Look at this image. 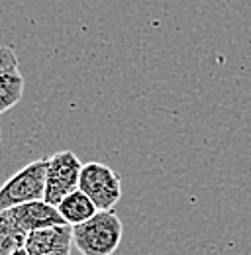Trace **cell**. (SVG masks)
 <instances>
[{
  "label": "cell",
  "mask_w": 251,
  "mask_h": 255,
  "mask_svg": "<svg viewBox=\"0 0 251 255\" xmlns=\"http://www.w3.org/2000/svg\"><path fill=\"white\" fill-rule=\"evenodd\" d=\"M18 69V55L10 45L0 49V71H14Z\"/></svg>",
  "instance_id": "cell-9"
},
{
  "label": "cell",
  "mask_w": 251,
  "mask_h": 255,
  "mask_svg": "<svg viewBox=\"0 0 251 255\" xmlns=\"http://www.w3.org/2000/svg\"><path fill=\"white\" fill-rule=\"evenodd\" d=\"M53 255H71V252H63V254H53Z\"/></svg>",
  "instance_id": "cell-11"
},
{
  "label": "cell",
  "mask_w": 251,
  "mask_h": 255,
  "mask_svg": "<svg viewBox=\"0 0 251 255\" xmlns=\"http://www.w3.org/2000/svg\"><path fill=\"white\" fill-rule=\"evenodd\" d=\"M24 95V77L20 69L0 71V112H8Z\"/></svg>",
  "instance_id": "cell-8"
},
{
  "label": "cell",
  "mask_w": 251,
  "mask_h": 255,
  "mask_svg": "<svg viewBox=\"0 0 251 255\" xmlns=\"http://www.w3.org/2000/svg\"><path fill=\"white\" fill-rule=\"evenodd\" d=\"M83 163L73 151H59L49 157L47 179H45V198L49 204L59 206L65 196L79 189Z\"/></svg>",
  "instance_id": "cell-4"
},
{
  "label": "cell",
  "mask_w": 251,
  "mask_h": 255,
  "mask_svg": "<svg viewBox=\"0 0 251 255\" xmlns=\"http://www.w3.org/2000/svg\"><path fill=\"white\" fill-rule=\"evenodd\" d=\"M67 224L59 208L49 204L47 200H33L26 204H18L6 210H0V230H12L22 236H28L33 230Z\"/></svg>",
  "instance_id": "cell-3"
},
{
  "label": "cell",
  "mask_w": 251,
  "mask_h": 255,
  "mask_svg": "<svg viewBox=\"0 0 251 255\" xmlns=\"http://www.w3.org/2000/svg\"><path fill=\"white\" fill-rule=\"evenodd\" d=\"M57 208H59L61 216L65 218V222L71 224V226L87 222V220H91L94 214L98 212V208L91 200V196L85 194L81 189H77L75 192H71L69 196H65Z\"/></svg>",
  "instance_id": "cell-7"
},
{
  "label": "cell",
  "mask_w": 251,
  "mask_h": 255,
  "mask_svg": "<svg viewBox=\"0 0 251 255\" xmlns=\"http://www.w3.org/2000/svg\"><path fill=\"white\" fill-rule=\"evenodd\" d=\"M124 238V224L114 210H98L91 220L73 226V244L81 255H114Z\"/></svg>",
  "instance_id": "cell-1"
},
{
  "label": "cell",
  "mask_w": 251,
  "mask_h": 255,
  "mask_svg": "<svg viewBox=\"0 0 251 255\" xmlns=\"http://www.w3.org/2000/svg\"><path fill=\"white\" fill-rule=\"evenodd\" d=\"M30 255H53L71 252L73 244V226L71 224H57L41 230H33L26 236L24 244Z\"/></svg>",
  "instance_id": "cell-6"
},
{
  "label": "cell",
  "mask_w": 251,
  "mask_h": 255,
  "mask_svg": "<svg viewBox=\"0 0 251 255\" xmlns=\"http://www.w3.org/2000/svg\"><path fill=\"white\" fill-rule=\"evenodd\" d=\"M79 189L89 194L98 210H114L122 198V181L114 169L102 163H87L81 173Z\"/></svg>",
  "instance_id": "cell-5"
},
{
  "label": "cell",
  "mask_w": 251,
  "mask_h": 255,
  "mask_svg": "<svg viewBox=\"0 0 251 255\" xmlns=\"http://www.w3.org/2000/svg\"><path fill=\"white\" fill-rule=\"evenodd\" d=\"M47 163H49V157L31 161L6 181L0 191V210L33 202V200H43L45 198Z\"/></svg>",
  "instance_id": "cell-2"
},
{
  "label": "cell",
  "mask_w": 251,
  "mask_h": 255,
  "mask_svg": "<svg viewBox=\"0 0 251 255\" xmlns=\"http://www.w3.org/2000/svg\"><path fill=\"white\" fill-rule=\"evenodd\" d=\"M10 255H30V254L26 252V248H22V250H16L14 254H10Z\"/></svg>",
  "instance_id": "cell-10"
}]
</instances>
